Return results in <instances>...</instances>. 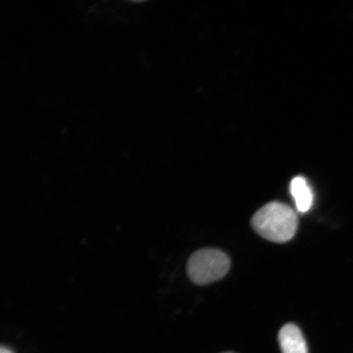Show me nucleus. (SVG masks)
<instances>
[{
    "label": "nucleus",
    "mask_w": 353,
    "mask_h": 353,
    "mask_svg": "<svg viewBox=\"0 0 353 353\" xmlns=\"http://www.w3.org/2000/svg\"><path fill=\"white\" fill-rule=\"evenodd\" d=\"M251 224L265 239L285 243L292 239L296 233L299 219L296 212L290 206L273 201L256 212Z\"/></svg>",
    "instance_id": "1"
},
{
    "label": "nucleus",
    "mask_w": 353,
    "mask_h": 353,
    "mask_svg": "<svg viewBox=\"0 0 353 353\" xmlns=\"http://www.w3.org/2000/svg\"><path fill=\"white\" fill-rule=\"evenodd\" d=\"M230 267V259L223 251L203 249L190 257L187 272L193 283L205 285L222 279Z\"/></svg>",
    "instance_id": "2"
},
{
    "label": "nucleus",
    "mask_w": 353,
    "mask_h": 353,
    "mask_svg": "<svg viewBox=\"0 0 353 353\" xmlns=\"http://www.w3.org/2000/svg\"><path fill=\"white\" fill-rule=\"evenodd\" d=\"M278 342L282 353H308L305 339L294 324H286L280 330Z\"/></svg>",
    "instance_id": "3"
},
{
    "label": "nucleus",
    "mask_w": 353,
    "mask_h": 353,
    "mask_svg": "<svg viewBox=\"0 0 353 353\" xmlns=\"http://www.w3.org/2000/svg\"><path fill=\"white\" fill-rule=\"evenodd\" d=\"M290 192L300 213H307L311 209L313 203V193L307 180L299 176L290 183Z\"/></svg>",
    "instance_id": "4"
},
{
    "label": "nucleus",
    "mask_w": 353,
    "mask_h": 353,
    "mask_svg": "<svg viewBox=\"0 0 353 353\" xmlns=\"http://www.w3.org/2000/svg\"><path fill=\"white\" fill-rule=\"evenodd\" d=\"M0 353H14L10 348L2 347L1 350H0Z\"/></svg>",
    "instance_id": "5"
},
{
    "label": "nucleus",
    "mask_w": 353,
    "mask_h": 353,
    "mask_svg": "<svg viewBox=\"0 0 353 353\" xmlns=\"http://www.w3.org/2000/svg\"><path fill=\"white\" fill-rule=\"evenodd\" d=\"M228 353H231V352H228Z\"/></svg>",
    "instance_id": "6"
}]
</instances>
